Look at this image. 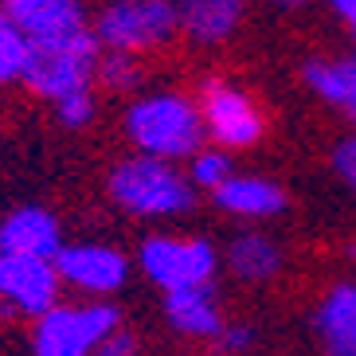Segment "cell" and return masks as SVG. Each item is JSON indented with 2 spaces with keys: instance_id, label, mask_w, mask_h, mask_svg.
I'll return each instance as SVG.
<instances>
[{
  "instance_id": "3957f363",
  "label": "cell",
  "mask_w": 356,
  "mask_h": 356,
  "mask_svg": "<svg viewBox=\"0 0 356 356\" xmlns=\"http://www.w3.org/2000/svg\"><path fill=\"white\" fill-rule=\"evenodd\" d=\"M110 196L137 216H168L192 204V188L168 168V161L157 157L122 161L110 177Z\"/></svg>"
},
{
  "instance_id": "44dd1931",
  "label": "cell",
  "mask_w": 356,
  "mask_h": 356,
  "mask_svg": "<svg viewBox=\"0 0 356 356\" xmlns=\"http://www.w3.org/2000/svg\"><path fill=\"white\" fill-rule=\"evenodd\" d=\"M90 114H95V102H90L86 90H79V95L59 102V118H63L67 126H83V122H90Z\"/></svg>"
},
{
  "instance_id": "d6986e66",
  "label": "cell",
  "mask_w": 356,
  "mask_h": 356,
  "mask_svg": "<svg viewBox=\"0 0 356 356\" xmlns=\"http://www.w3.org/2000/svg\"><path fill=\"white\" fill-rule=\"evenodd\" d=\"M98 71H102V79H106L110 86H118V90H126V86H137V79H141L137 63L129 59L126 51H110V55L102 59V67H98Z\"/></svg>"
},
{
  "instance_id": "ba28073f",
  "label": "cell",
  "mask_w": 356,
  "mask_h": 356,
  "mask_svg": "<svg viewBox=\"0 0 356 356\" xmlns=\"http://www.w3.org/2000/svg\"><path fill=\"white\" fill-rule=\"evenodd\" d=\"M0 8L28 43H51L83 32V4L79 0H0Z\"/></svg>"
},
{
  "instance_id": "e0dca14e",
  "label": "cell",
  "mask_w": 356,
  "mask_h": 356,
  "mask_svg": "<svg viewBox=\"0 0 356 356\" xmlns=\"http://www.w3.org/2000/svg\"><path fill=\"white\" fill-rule=\"evenodd\" d=\"M231 266H235V274L259 282V278H270L278 270V251L262 235H239V239L231 243Z\"/></svg>"
},
{
  "instance_id": "7c38bea8",
  "label": "cell",
  "mask_w": 356,
  "mask_h": 356,
  "mask_svg": "<svg viewBox=\"0 0 356 356\" xmlns=\"http://www.w3.org/2000/svg\"><path fill=\"white\" fill-rule=\"evenodd\" d=\"M325 356H356V286H337L317 309Z\"/></svg>"
},
{
  "instance_id": "4fadbf2b",
  "label": "cell",
  "mask_w": 356,
  "mask_h": 356,
  "mask_svg": "<svg viewBox=\"0 0 356 356\" xmlns=\"http://www.w3.org/2000/svg\"><path fill=\"white\" fill-rule=\"evenodd\" d=\"M243 16V0H180L177 20L200 43H220Z\"/></svg>"
},
{
  "instance_id": "2e32d148",
  "label": "cell",
  "mask_w": 356,
  "mask_h": 356,
  "mask_svg": "<svg viewBox=\"0 0 356 356\" xmlns=\"http://www.w3.org/2000/svg\"><path fill=\"white\" fill-rule=\"evenodd\" d=\"M305 83L314 86L325 102L341 106L356 122V59H333V63H309L305 67Z\"/></svg>"
},
{
  "instance_id": "52a82bcc",
  "label": "cell",
  "mask_w": 356,
  "mask_h": 356,
  "mask_svg": "<svg viewBox=\"0 0 356 356\" xmlns=\"http://www.w3.org/2000/svg\"><path fill=\"white\" fill-rule=\"evenodd\" d=\"M55 293H59L55 262L0 254V298L8 305H16L32 317H43L55 309Z\"/></svg>"
},
{
  "instance_id": "277c9868",
  "label": "cell",
  "mask_w": 356,
  "mask_h": 356,
  "mask_svg": "<svg viewBox=\"0 0 356 356\" xmlns=\"http://www.w3.org/2000/svg\"><path fill=\"white\" fill-rule=\"evenodd\" d=\"M118 329L114 305H79L43 314L35 325V356H95V348Z\"/></svg>"
},
{
  "instance_id": "7a4b0ae2",
  "label": "cell",
  "mask_w": 356,
  "mask_h": 356,
  "mask_svg": "<svg viewBox=\"0 0 356 356\" xmlns=\"http://www.w3.org/2000/svg\"><path fill=\"white\" fill-rule=\"evenodd\" d=\"M129 137L145 149L149 157L172 161V157H188L200 149V114L192 110L184 98L177 95H157L145 98L129 110Z\"/></svg>"
},
{
  "instance_id": "ac0fdd59",
  "label": "cell",
  "mask_w": 356,
  "mask_h": 356,
  "mask_svg": "<svg viewBox=\"0 0 356 356\" xmlns=\"http://www.w3.org/2000/svg\"><path fill=\"white\" fill-rule=\"evenodd\" d=\"M28 51H32V43L24 40V32L8 20V16H4V8H0V83L24 79Z\"/></svg>"
},
{
  "instance_id": "6da1fadb",
  "label": "cell",
  "mask_w": 356,
  "mask_h": 356,
  "mask_svg": "<svg viewBox=\"0 0 356 356\" xmlns=\"http://www.w3.org/2000/svg\"><path fill=\"white\" fill-rule=\"evenodd\" d=\"M98 35L95 32H74L63 35V40H51V43H32L28 51V67H24V83L32 86L40 98H63L86 90L90 74L98 67Z\"/></svg>"
},
{
  "instance_id": "8fae6325",
  "label": "cell",
  "mask_w": 356,
  "mask_h": 356,
  "mask_svg": "<svg viewBox=\"0 0 356 356\" xmlns=\"http://www.w3.org/2000/svg\"><path fill=\"white\" fill-rule=\"evenodd\" d=\"M59 247V223L40 208H20L0 223V254H16V259H43L51 262Z\"/></svg>"
},
{
  "instance_id": "9a60e30c",
  "label": "cell",
  "mask_w": 356,
  "mask_h": 356,
  "mask_svg": "<svg viewBox=\"0 0 356 356\" xmlns=\"http://www.w3.org/2000/svg\"><path fill=\"white\" fill-rule=\"evenodd\" d=\"M216 200H220V208L239 211V216H274V211L286 208L282 188L254 177H227L216 188Z\"/></svg>"
},
{
  "instance_id": "7402d4cb",
  "label": "cell",
  "mask_w": 356,
  "mask_h": 356,
  "mask_svg": "<svg viewBox=\"0 0 356 356\" xmlns=\"http://www.w3.org/2000/svg\"><path fill=\"white\" fill-rule=\"evenodd\" d=\"M95 356H137V341L129 333H122V329H114V333L95 348Z\"/></svg>"
},
{
  "instance_id": "cb8c5ba5",
  "label": "cell",
  "mask_w": 356,
  "mask_h": 356,
  "mask_svg": "<svg viewBox=\"0 0 356 356\" xmlns=\"http://www.w3.org/2000/svg\"><path fill=\"white\" fill-rule=\"evenodd\" d=\"M251 341H254V333L247 325H227V329H220V345L227 348V353H239V348H247Z\"/></svg>"
},
{
  "instance_id": "d4e9b609",
  "label": "cell",
  "mask_w": 356,
  "mask_h": 356,
  "mask_svg": "<svg viewBox=\"0 0 356 356\" xmlns=\"http://www.w3.org/2000/svg\"><path fill=\"white\" fill-rule=\"evenodd\" d=\"M333 4H337V12L348 20V28H353V35H356V0H333Z\"/></svg>"
},
{
  "instance_id": "ffe728a7",
  "label": "cell",
  "mask_w": 356,
  "mask_h": 356,
  "mask_svg": "<svg viewBox=\"0 0 356 356\" xmlns=\"http://www.w3.org/2000/svg\"><path fill=\"white\" fill-rule=\"evenodd\" d=\"M192 177H196L200 184H208V188H220L223 180L231 177V165H227V157H220V153H200L196 165H192Z\"/></svg>"
},
{
  "instance_id": "603a6c76",
  "label": "cell",
  "mask_w": 356,
  "mask_h": 356,
  "mask_svg": "<svg viewBox=\"0 0 356 356\" xmlns=\"http://www.w3.org/2000/svg\"><path fill=\"white\" fill-rule=\"evenodd\" d=\"M333 165H337V172H341V177L348 180V188L356 192V137H353V141H345V145L337 149Z\"/></svg>"
},
{
  "instance_id": "30bf717a",
  "label": "cell",
  "mask_w": 356,
  "mask_h": 356,
  "mask_svg": "<svg viewBox=\"0 0 356 356\" xmlns=\"http://www.w3.org/2000/svg\"><path fill=\"white\" fill-rule=\"evenodd\" d=\"M55 274L95 293H110L126 282V259L110 247H63L55 254Z\"/></svg>"
},
{
  "instance_id": "484cf974",
  "label": "cell",
  "mask_w": 356,
  "mask_h": 356,
  "mask_svg": "<svg viewBox=\"0 0 356 356\" xmlns=\"http://www.w3.org/2000/svg\"><path fill=\"white\" fill-rule=\"evenodd\" d=\"M282 8H298V4H305V0H278Z\"/></svg>"
},
{
  "instance_id": "5b68a950",
  "label": "cell",
  "mask_w": 356,
  "mask_h": 356,
  "mask_svg": "<svg viewBox=\"0 0 356 356\" xmlns=\"http://www.w3.org/2000/svg\"><path fill=\"white\" fill-rule=\"evenodd\" d=\"M177 28V4L172 0H114L98 16V43H110V51H141L157 47Z\"/></svg>"
},
{
  "instance_id": "5bb4252c",
  "label": "cell",
  "mask_w": 356,
  "mask_h": 356,
  "mask_svg": "<svg viewBox=\"0 0 356 356\" xmlns=\"http://www.w3.org/2000/svg\"><path fill=\"white\" fill-rule=\"evenodd\" d=\"M165 314L168 321L177 325L180 333H220V309H216V290H211V282L204 286H192V290H177L165 298Z\"/></svg>"
},
{
  "instance_id": "9c48e42d",
  "label": "cell",
  "mask_w": 356,
  "mask_h": 356,
  "mask_svg": "<svg viewBox=\"0 0 356 356\" xmlns=\"http://www.w3.org/2000/svg\"><path fill=\"white\" fill-rule=\"evenodd\" d=\"M204 118H208V129L223 145H251L262 134V118L254 114L251 98L223 83L204 86Z\"/></svg>"
},
{
  "instance_id": "8992f818",
  "label": "cell",
  "mask_w": 356,
  "mask_h": 356,
  "mask_svg": "<svg viewBox=\"0 0 356 356\" xmlns=\"http://www.w3.org/2000/svg\"><path fill=\"white\" fill-rule=\"evenodd\" d=\"M141 266L161 290L177 293L211 282L216 254L204 239H149L141 247Z\"/></svg>"
}]
</instances>
